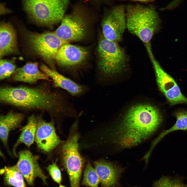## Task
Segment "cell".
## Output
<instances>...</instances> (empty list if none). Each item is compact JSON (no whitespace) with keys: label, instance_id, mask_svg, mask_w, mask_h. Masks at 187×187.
Returning <instances> with one entry per match:
<instances>
[{"label":"cell","instance_id":"1","mask_svg":"<svg viewBox=\"0 0 187 187\" xmlns=\"http://www.w3.org/2000/svg\"><path fill=\"white\" fill-rule=\"evenodd\" d=\"M0 100L25 109L45 111L54 117L71 116L77 113L66 96L44 86L2 87Z\"/></svg>","mask_w":187,"mask_h":187},{"label":"cell","instance_id":"2","mask_svg":"<svg viewBox=\"0 0 187 187\" xmlns=\"http://www.w3.org/2000/svg\"><path fill=\"white\" fill-rule=\"evenodd\" d=\"M162 121L159 110L150 103H138L127 110L112 130V141L121 148L139 144L151 136Z\"/></svg>","mask_w":187,"mask_h":187},{"label":"cell","instance_id":"3","mask_svg":"<svg viewBox=\"0 0 187 187\" xmlns=\"http://www.w3.org/2000/svg\"><path fill=\"white\" fill-rule=\"evenodd\" d=\"M126 28L137 37L145 46L160 28L161 21L155 7L152 5L129 4L125 6Z\"/></svg>","mask_w":187,"mask_h":187},{"label":"cell","instance_id":"4","mask_svg":"<svg viewBox=\"0 0 187 187\" xmlns=\"http://www.w3.org/2000/svg\"><path fill=\"white\" fill-rule=\"evenodd\" d=\"M22 9L29 18L42 25L51 26L61 21L69 0H21Z\"/></svg>","mask_w":187,"mask_h":187},{"label":"cell","instance_id":"5","mask_svg":"<svg viewBox=\"0 0 187 187\" xmlns=\"http://www.w3.org/2000/svg\"><path fill=\"white\" fill-rule=\"evenodd\" d=\"M118 43L108 40L103 36L99 41L98 66L103 76H111L119 74L126 66V55Z\"/></svg>","mask_w":187,"mask_h":187},{"label":"cell","instance_id":"6","mask_svg":"<svg viewBox=\"0 0 187 187\" xmlns=\"http://www.w3.org/2000/svg\"><path fill=\"white\" fill-rule=\"evenodd\" d=\"M25 37L32 51L47 62L51 68L55 70L53 61L57 53L63 45L68 42L58 37L54 32H28L26 33Z\"/></svg>","mask_w":187,"mask_h":187},{"label":"cell","instance_id":"7","mask_svg":"<svg viewBox=\"0 0 187 187\" xmlns=\"http://www.w3.org/2000/svg\"><path fill=\"white\" fill-rule=\"evenodd\" d=\"M79 135L71 131L61 148L63 164L68 173L70 187H79L83 161L79 151Z\"/></svg>","mask_w":187,"mask_h":187},{"label":"cell","instance_id":"8","mask_svg":"<svg viewBox=\"0 0 187 187\" xmlns=\"http://www.w3.org/2000/svg\"><path fill=\"white\" fill-rule=\"evenodd\" d=\"M101 26L105 38L118 43L121 42L126 28L125 6L119 4L113 6L104 17Z\"/></svg>","mask_w":187,"mask_h":187},{"label":"cell","instance_id":"9","mask_svg":"<svg viewBox=\"0 0 187 187\" xmlns=\"http://www.w3.org/2000/svg\"><path fill=\"white\" fill-rule=\"evenodd\" d=\"M148 53L154 69L158 87L170 104L187 103V98L182 94L173 78L162 68L155 58L152 50Z\"/></svg>","mask_w":187,"mask_h":187},{"label":"cell","instance_id":"10","mask_svg":"<svg viewBox=\"0 0 187 187\" xmlns=\"http://www.w3.org/2000/svg\"><path fill=\"white\" fill-rule=\"evenodd\" d=\"M87 30V24L84 18L74 12L64 16L60 26L54 32L59 38L68 42L83 39Z\"/></svg>","mask_w":187,"mask_h":187},{"label":"cell","instance_id":"11","mask_svg":"<svg viewBox=\"0 0 187 187\" xmlns=\"http://www.w3.org/2000/svg\"><path fill=\"white\" fill-rule=\"evenodd\" d=\"M18 156V161L15 166L29 185H33L36 178L41 179L44 184L46 183L48 177L39 166L38 156L34 155L28 150H23L19 152Z\"/></svg>","mask_w":187,"mask_h":187},{"label":"cell","instance_id":"12","mask_svg":"<svg viewBox=\"0 0 187 187\" xmlns=\"http://www.w3.org/2000/svg\"><path fill=\"white\" fill-rule=\"evenodd\" d=\"M42 116L36 118L35 141L40 149L49 153L60 143L61 140L56 133L53 122H46Z\"/></svg>","mask_w":187,"mask_h":187},{"label":"cell","instance_id":"13","mask_svg":"<svg viewBox=\"0 0 187 187\" xmlns=\"http://www.w3.org/2000/svg\"><path fill=\"white\" fill-rule=\"evenodd\" d=\"M88 54L85 49L67 43L60 47L55 60L58 65L62 67L73 68L83 63L86 58Z\"/></svg>","mask_w":187,"mask_h":187},{"label":"cell","instance_id":"14","mask_svg":"<svg viewBox=\"0 0 187 187\" xmlns=\"http://www.w3.org/2000/svg\"><path fill=\"white\" fill-rule=\"evenodd\" d=\"M40 68L41 70L51 79L54 87L65 90L72 96H82L88 90L87 86L74 81L44 64H42Z\"/></svg>","mask_w":187,"mask_h":187},{"label":"cell","instance_id":"15","mask_svg":"<svg viewBox=\"0 0 187 187\" xmlns=\"http://www.w3.org/2000/svg\"><path fill=\"white\" fill-rule=\"evenodd\" d=\"M94 168L103 187L116 185L122 172L121 169L110 162L100 160L94 162Z\"/></svg>","mask_w":187,"mask_h":187},{"label":"cell","instance_id":"16","mask_svg":"<svg viewBox=\"0 0 187 187\" xmlns=\"http://www.w3.org/2000/svg\"><path fill=\"white\" fill-rule=\"evenodd\" d=\"M15 31L9 23L2 22L0 25V56L3 57L17 52Z\"/></svg>","mask_w":187,"mask_h":187},{"label":"cell","instance_id":"17","mask_svg":"<svg viewBox=\"0 0 187 187\" xmlns=\"http://www.w3.org/2000/svg\"><path fill=\"white\" fill-rule=\"evenodd\" d=\"M36 62H28L22 67L16 69L13 74L15 81L33 83L40 80L50 81L49 76L38 68Z\"/></svg>","mask_w":187,"mask_h":187},{"label":"cell","instance_id":"18","mask_svg":"<svg viewBox=\"0 0 187 187\" xmlns=\"http://www.w3.org/2000/svg\"><path fill=\"white\" fill-rule=\"evenodd\" d=\"M24 118L22 114L10 111L0 117V138L4 145L8 146L9 134L10 131L19 127Z\"/></svg>","mask_w":187,"mask_h":187},{"label":"cell","instance_id":"19","mask_svg":"<svg viewBox=\"0 0 187 187\" xmlns=\"http://www.w3.org/2000/svg\"><path fill=\"white\" fill-rule=\"evenodd\" d=\"M37 125L36 118L32 115L28 118L26 124L22 128L19 137L14 146L13 151L14 155L17 156L16 150L20 144H24L28 147H30L35 141Z\"/></svg>","mask_w":187,"mask_h":187},{"label":"cell","instance_id":"20","mask_svg":"<svg viewBox=\"0 0 187 187\" xmlns=\"http://www.w3.org/2000/svg\"><path fill=\"white\" fill-rule=\"evenodd\" d=\"M0 172L4 174V180L7 185L14 187H26L24 177L15 165L5 166L1 170Z\"/></svg>","mask_w":187,"mask_h":187},{"label":"cell","instance_id":"21","mask_svg":"<svg viewBox=\"0 0 187 187\" xmlns=\"http://www.w3.org/2000/svg\"><path fill=\"white\" fill-rule=\"evenodd\" d=\"M176 118L175 124L168 129L163 132L153 142L150 150H152L159 141L165 135L172 132L178 130H187V112L182 110L177 111L174 113Z\"/></svg>","mask_w":187,"mask_h":187},{"label":"cell","instance_id":"22","mask_svg":"<svg viewBox=\"0 0 187 187\" xmlns=\"http://www.w3.org/2000/svg\"><path fill=\"white\" fill-rule=\"evenodd\" d=\"M99 183V178L94 168L88 162L84 170L82 184L90 187H98Z\"/></svg>","mask_w":187,"mask_h":187},{"label":"cell","instance_id":"23","mask_svg":"<svg viewBox=\"0 0 187 187\" xmlns=\"http://www.w3.org/2000/svg\"><path fill=\"white\" fill-rule=\"evenodd\" d=\"M16 65L14 61L2 59L0 61V79L9 78L15 72Z\"/></svg>","mask_w":187,"mask_h":187},{"label":"cell","instance_id":"24","mask_svg":"<svg viewBox=\"0 0 187 187\" xmlns=\"http://www.w3.org/2000/svg\"><path fill=\"white\" fill-rule=\"evenodd\" d=\"M181 180L167 177H162L154 183L153 187H185Z\"/></svg>","mask_w":187,"mask_h":187},{"label":"cell","instance_id":"25","mask_svg":"<svg viewBox=\"0 0 187 187\" xmlns=\"http://www.w3.org/2000/svg\"><path fill=\"white\" fill-rule=\"evenodd\" d=\"M46 169L53 180L59 184L61 181L62 176L61 171L55 162L49 165Z\"/></svg>","mask_w":187,"mask_h":187},{"label":"cell","instance_id":"26","mask_svg":"<svg viewBox=\"0 0 187 187\" xmlns=\"http://www.w3.org/2000/svg\"><path fill=\"white\" fill-rule=\"evenodd\" d=\"M12 11L7 7L4 3H1L0 5V13L1 15H4L11 13Z\"/></svg>","mask_w":187,"mask_h":187},{"label":"cell","instance_id":"27","mask_svg":"<svg viewBox=\"0 0 187 187\" xmlns=\"http://www.w3.org/2000/svg\"><path fill=\"white\" fill-rule=\"evenodd\" d=\"M120 1H130L137 2L141 3H147L153 2L155 0H119Z\"/></svg>","mask_w":187,"mask_h":187},{"label":"cell","instance_id":"28","mask_svg":"<svg viewBox=\"0 0 187 187\" xmlns=\"http://www.w3.org/2000/svg\"><path fill=\"white\" fill-rule=\"evenodd\" d=\"M59 187H66L65 186H64L63 185H60L59 186Z\"/></svg>","mask_w":187,"mask_h":187},{"label":"cell","instance_id":"29","mask_svg":"<svg viewBox=\"0 0 187 187\" xmlns=\"http://www.w3.org/2000/svg\"><path fill=\"white\" fill-rule=\"evenodd\" d=\"M185 187H187V185L185 186Z\"/></svg>","mask_w":187,"mask_h":187},{"label":"cell","instance_id":"30","mask_svg":"<svg viewBox=\"0 0 187 187\" xmlns=\"http://www.w3.org/2000/svg\"><path fill=\"white\" fill-rule=\"evenodd\" d=\"M177 0V1H179V0Z\"/></svg>","mask_w":187,"mask_h":187}]
</instances>
